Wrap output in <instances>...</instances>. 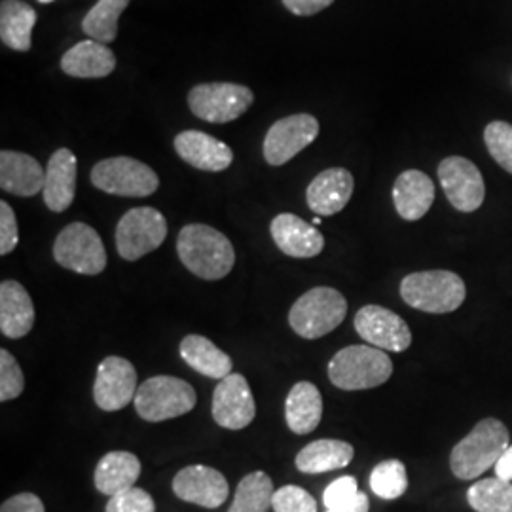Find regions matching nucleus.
<instances>
[{"mask_svg":"<svg viewBox=\"0 0 512 512\" xmlns=\"http://www.w3.org/2000/svg\"><path fill=\"white\" fill-rule=\"evenodd\" d=\"M435 202V184L418 169H406L393 184V203L404 220H420Z\"/></svg>","mask_w":512,"mask_h":512,"instance_id":"5701e85b","label":"nucleus"},{"mask_svg":"<svg viewBox=\"0 0 512 512\" xmlns=\"http://www.w3.org/2000/svg\"><path fill=\"white\" fill-rule=\"evenodd\" d=\"M275 512H317V501L300 486H283L272 499Z\"/></svg>","mask_w":512,"mask_h":512,"instance_id":"c9c22d12","label":"nucleus"},{"mask_svg":"<svg viewBox=\"0 0 512 512\" xmlns=\"http://www.w3.org/2000/svg\"><path fill=\"white\" fill-rule=\"evenodd\" d=\"M370 488L380 499H399L408 490V475L403 461L385 459L378 463L370 473Z\"/></svg>","mask_w":512,"mask_h":512,"instance_id":"473e14b6","label":"nucleus"},{"mask_svg":"<svg viewBox=\"0 0 512 512\" xmlns=\"http://www.w3.org/2000/svg\"><path fill=\"white\" fill-rule=\"evenodd\" d=\"M355 190V179L344 167L321 171L306 190V202L317 217H332L348 205Z\"/></svg>","mask_w":512,"mask_h":512,"instance_id":"f3484780","label":"nucleus"},{"mask_svg":"<svg viewBox=\"0 0 512 512\" xmlns=\"http://www.w3.org/2000/svg\"><path fill=\"white\" fill-rule=\"evenodd\" d=\"M143 471L141 459L131 452H109L107 456L99 459L95 467V488L101 494H122L129 488H135V482L139 480Z\"/></svg>","mask_w":512,"mask_h":512,"instance_id":"393cba45","label":"nucleus"},{"mask_svg":"<svg viewBox=\"0 0 512 512\" xmlns=\"http://www.w3.org/2000/svg\"><path fill=\"white\" fill-rule=\"evenodd\" d=\"M323 418L321 391L311 382H298L287 395L285 420L296 435H310Z\"/></svg>","mask_w":512,"mask_h":512,"instance_id":"bb28decb","label":"nucleus"},{"mask_svg":"<svg viewBox=\"0 0 512 512\" xmlns=\"http://www.w3.org/2000/svg\"><path fill=\"white\" fill-rule=\"evenodd\" d=\"M319 122L311 114H293L277 120L264 139V158L270 165H285L317 139Z\"/></svg>","mask_w":512,"mask_h":512,"instance_id":"f8f14e48","label":"nucleus"},{"mask_svg":"<svg viewBox=\"0 0 512 512\" xmlns=\"http://www.w3.org/2000/svg\"><path fill=\"white\" fill-rule=\"evenodd\" d=\"M255 95L241 84L215 82L198 84L188 93V105L194 116L209 124H228L251 109Z\"/></svg>","mask_w":512,"mask_h":512,"instance_id":"1a4fd4ad","label":"nucleus"},{"mask_svg":"<svg viewBox=\"0 0 512 512\" xmlns=\"http://www.w3.org/2000/svg\"><path fill=\"white\" fill-rule=\"evenodd\" d=\"M274 482L264 471L241 478L228 512H268L274 499Z\"/></svg>","mask_w":512,"mask_h":512,"instance_id":"c756f323","label":"nucleus"},{"mask_svg":"<svg viewBox=\"0 0 512 512\" xmlns=\"http://www.w3.org/2000/svg\"><path fill=\"white\" fill-rule=\"evenodd\" d=\"M19 243L18 219L8 202H0V255H10Z\"/></svg>","mask_w":512,"mask_h":512,"instance_id":"58836bf2","label":"nucleus"},{"mask_svg":"<svg viewBox=\"0 0 512 512\" xmlns=\"http://www.w3.org/2000/svg\"><path fill=\"white\" fill-rule=\"evenodd\" d=\"M355 448L344 440L319 439L304 446L296 456V469L304 475H321L348 467Z\"/></svg>","mask_w":512,"mask_h":512,"instance_id":"a878e982","label":"nucleus"},{"mask_svg":"<svg viewBox=\"0 0 512 512\" xmlns=\"http://www.w3.org/2000/svg\"><path fill=\"white\" fill-rule=\"evenodd\" d=\"M90 177L95 188L124 198H147L160 186V179L152 167L128 156L101 160L93 165Z\"/></svg>","mask_w":512,"mask_h":512,"instance_id":"0eeeda50","label":"nucleus"},{"mask_svg":"<svg viewBox=\"0 0 512 512\" xmlns=\"http://www.w3.org/2000/svg\"><path fill=\"white\" fill-rule=\"evenodd\" d=\"M484 143L495 162L512 175V124L490 122L484 129Z\"/></svg>","mask_w":512,"mask_h":512,"instance_id":"72a5a7b5","label":"nucleus"},{"mask_svg":"<svg viewBox=\"0 0 512 512\" xmlns=\"http://www.w3.org/2000/svg\"><path fill=\"white\" fill-rule=\"evenodd\" d=\"M334 0H283L285 8L294 16H315L321 10L329 8Z\"/></svg>","mask_w":512,"mask_h":512,"instance_id":"a19ab883","label":"nucleus"},{"mask_svg":"<svg viewBox=\"0 0 512 512\" xmlns=\"http://www.w3.org/2000/svg\"><path fill=\"white\" fill-rule=\"evenodd\" d=\"M46 169L29 154L0 152V188L19 198H33L44 190Z\"/></svg>","mask_w":512,"mask_h":512,"instance_id":"aec40b11","label":"nucleus"},{"mask_svg":"<svg viewBox=\"0 0 512 512\" xmlns=\"http://www.w3.org/2000/svg\"><path fill=\"white\" fill-rule=\"evenodd\" d=\"M357 494H359L357 478H353V476H340L332 484H329V488L323 494L325 509L327 511L338 509V507L346 505Z\"/></svg>","mask_w":512,"mask_h":512,"instance_id":"4c0bfd02","label":"nucleus"},{"mask_svg":"<svg viewBox=\"0 0 512 512\" xmlns=\"http://www.w3.org/2000/svg\"><path fill=\"white\" fill-rule=\"evenodd\" d=\"M175 150L186 164L209 173H220L234 162L232 148L213 135L196 129L179 133L175 137Z\"/></svg>","mask_w":512,"mask_h":512,"instance_id":"6ab92c4d","label":"nucleus"},{"mask_svg":"<svg viewBox=\"0 0 512 512\" xmlns=\"http://www.w3.org/2000/svg\"><path fill=\"white\" fill-rule=\"evenodd\" d=\"M439 181L448 202L461 213H475L484 203V177L480 169L463 156H450L440 162Z\"/></svg>","mask_w":512,"mask_h":512,"instance_id":"9b49d317","label":"nucleus"},{"mask_svg":"<svg viewBox=\"0 0 512 512\" xmlns=\"http://www.w3.org/2000/svg\"><path fill=\"white\" fill-rule=\"evenodd\" d=\"M179 258L192 274L219 281L232 272L236 251L232 241L207 224H188L177 238Z\"/></svg>","mask_w":512,"mask_h":512,"instance_id":"f257e3e1","label":"nucleus"},{"mask_svg":"<svg viewBox=\"0 0 512 512\" xmlns=\"http://www.w3.org/2000/svg\"><path fill=\"white\" fill-rule=\"evenodd\" d=\"M348 315V300L332 287H315L302 294L289 311L291 329L306 338L317 340L338 329Z\"/></svg>","mask_w":512,"mask_h":512,"instance_id":"39448f33","label":"nucleus"},{"mask_svg":"<svg viewBox=\"0 0 512 512\" xmlns=\"http://www.w3.org/2000/svg\"><path fill=\"white\" fill-rule=\"evenodd\" d=\"M495 476L505 482H512V444L495 463Z\"/></svg>","mask_w":512,"mask_h":512,"instance_id":"79ce46f5","label":"nucleus"},{"mask_svg":"<svg viewBox=\"0 0 512 512\" xmlns=\"http://www.w3.org/2000/svg\"><path fill=\"white\" fill-rule=\"evenodd\" d=\"M38 2H42V4H50V2H55V0H38Z\"/></svg>","mask_w":512,"mask_h":512,"instance_id":"a18cd8bd","label":"nucleus"},{"mask_svg":"<svg viewBox=\"0 0 512 512\" xmlns=\"http://www.w3.org/2000/svg\"><path fill=\"white\" fill-rule=\"evenodd\" d=\"M467 501L475 512H512V482L482 478L467 490Z\"/></svg>","mask_w":512,"mask_h":512,"instance_id":"2f4dec72","label":"nucleus"},{"mask_svg":"<svg viewBox=\"0 0 512 512\" xmlns=\"http://www.w3.org/2000/svg\"><path fill=\"white\" fill-rule=\"evenodd\" d=\"M319 224H321V217H315L313 219V226H319Z\"/></svg>","mask_w":512,"mask_h":512,"instance_id":"c03bdc74","label":"nucleus"},{"mask_svg":"<svg viewBox=\"0 0 512 512\" xmlns=\"http://www.w3.org/2000/svg\"><path fill=\"white\" fill-rule=\"evenodd\" d=\"M270 232L277 249L293 258H313L325 249V238L317 226L293 213L277 215L270 224Z\"/></svg>","mask_w":512,"mask_h":512,"instance_id":"a211bd4d","label":"nucleus"},{"mask_svg":"<svg viewBox=\"0 0 512 512\" xmlns=\"http://www.w3.org/2000/svg\"><path fill=\"white\" fill-rule=\"evenodd\" d=\"M35 319L37 311L31 294L18 281L4 279L0 285V332L18 340L33 330Z\"/></svg>","mask_w":512,"mask_h":512,"instance_id":"412c9836","label":"nucleus"},{"mask_svg":"<svg viewBox=\"0 0 512 512\" xmlns=\"http://www.w3.org/2000/svg\"><path fill=\"white\" fill-rule=\"evenodd\" d=\"M167 238V220L154 207H135L116 226V249L124 260L135 262L156 251Z\"/></svg>","mask_w":512,"mask_h":512,"instance_id":"9d476101","label":"nucleus"},{"mask_svg":"<svg viewBox=\"0 0 512 512\" xmlns=\"http://www.w3.org/2000/svg\"><path fill=\"white\" fill-rule=\"evenodd\" d=\"M76 175L78 162L69 148L55 150L46 167V183H44V203L50 211L63 213L74 202L76 194Z\"/></svg>","mask_w":512,"mask_h":512,"instance_id":"4be33fe9","label":"nucleus"},{"mask_svg":"<svg viewBox=\"0 0 512 512\" xmlns=\"http://www.w3.org/2000/svg\"><path fill=\"white\" fill-rule=\"evenodd\" d=\"M0 512H46V509L38 495L23 492L6 499L0 507Z\"/></svg>","mask_w":512,"mask_h":512,"instance_id":"ea45409f","label":"nucleus"},{"mask_svg":"<svg viewBox=\"0 0 512 512\" xmlns=\"http://www.w3.org/2000/svg\"><path fill=\"white\" fill-rule=\"evenodd\" d=\"M116 57L107 44L82 40L61 57V71L73 78H105L114 73Z\"/></svg>","mask_w":512,"mask_h":512,"instance_id":"b1692460","label":"nucleus"},{"mask_svg":"<svg viewBox=\"0 0 512 512\" xmlns=\"http://www.w3.org/2000/svg\"><path fill=\"white\" fill-rule=\"evenodd\" d=\"M370 509V501H368V495L359 492L355 495L351 501H348L346 505L338 507V509H332V511L325 512H368Z\"/></svg>","mask_w":512,"mask_h":512,"instance_id":"37998d69","label":"nucleus"},{"mask_svg":"<svg viewBox=\"0 0 512 512\" xmlns=\"http://www.w3.org/2000/svg\"><path fill=\"white\" fill-rule=\"evenodd\" d=\"M393 374V363L384 349L349 346L340 349L329 363L332 385L344 391H363L384 385Z\"/></svg>","mask_w":512,"mask_h":512,"instance_id":"7ed1b4c3","label":"nucleus"},{"mask_svg":"<svg viewBox=\"0 0 512 512\" xmlns=\"http://www.w3.org/2000/svg\"><path fill=\"white\" fill-rule=\"evenodd\" d=\"M194 387L175 376H154L139 385L135 410L145 421L160 423L184 416L196 406Z\"/></svg>","mask_w":512,"mask_h":512,"instance_id":"423d86ee","label":"nucleus"},{"mask_svg":"<svg viewBox=\"0 0 512 512\" xmlns=\"http://www.w3.org/2000/svg\"><path fill=\"white\" fill-rule=\"evenodd\" d=\"M255 416V397L245 376L236 372L220 380L213 393V418L220 427L241 431L253 423Z\"/></svg>","mask_w":512,"mask_h":512,"instance_id":"2eb2a0df","label":"nucleus"},{"mask_svg":"<svg viewBox=\"0 0 512 512\" xmlns=\"http://www.w3.org/2000/svg\"><path fill=\"white\" fill-rule=\"evenodd\" d=\"M173 492L186 503L219 509L230 495L226 476L207 465H190L173 478Z\"/></svg>","mask_w":512,"mask_h":512,"instance_id":"dca6fc26","label":"nucleus"},{"mask_svg":"<svg viewBox=\"0 0 512 512\" xmlns=\"http://www.w3.org/2000/svg\"><path fill=\"white\" fill-rule=\"evenodd\" d=\"M105 512H156V503L143 488H129L122 494L112 495Z\"/></svg>","mask_w":512,"mask_h":512,"instance_id":"e433bc0d","label":"nucleus"},{"mask_svg":"<svg viewBox=\"0 0 512 512\" xmlns=\"http://www.w3.org/2000/svg\"><path fill=\"white\" fill-rule=\"evenodd\" d=\"M401 296L414 310L425 313H452L467 298L465 283L448 270H427L406 275L401 283Z\"/></svg>","mask_w":512,"mask_h":512,"instance_id":"20e7f679","label":"nucleus"},{"mask_svg":"<svg viewBox=\"0 0 512 512\" xmlns=\"http://www.w3.org/2000/svg\"><path fill=\"white\" fill-rule=\"evenodd\" d=\"M137 370L124 357H107L97 366L93 384V401L103 412L126 408L137 395Z\"/></svg>","mask_w":512,"mask_h":512,"instance_id":"4468645a","label":"nucleus"},{"mask_svg":"<svg viewBox=\"0 0 512 512\" xmlns=\"http://www.w3.org/2000/svg\"><path fill=\"white\" fill-rule=\"evenodd\" d=\"M23 389L25 378L16 357L10 351L0 349V401L8 403L18 399Z\"/></svg>","mask_w":512,"mask_h":512,"instance_id":"f704fd0d","label":"nucleus"},{"mask_svg":"<svg viewBox=\"0 0 512 512\" xmlns=\"http://www.w3.org/2000/svg\"><path fill=\"white\" fill-rule=\"evenodd\" d=\"M54 258L59 266L74 274L99 275L107 268L103 239L84 222H73L59 232L54 243Z\"/></svg>","mask_w":512,"mask_h":512,"instance_id":"6e6552de","label":"nucleus"},{"mask_svg":"<svg viewBox=\"0 0 512 512\" xmlns=\"http://www.w3.org/2000/svg\"><path fill=\"white\" fill-rule=\"evenodd\" d=\"M37 25V12L23 0L0 2V38L2 44L16 52H29L33 46V29Z\"/></svg>","mask_w":512,"mask_h":512,"instance_id":"c85d7f7f","label":"nucleus"},{"mask_svg":"<svg viewBox=\"0 0 512 512\" xmlns=\"http://www.w3.org/2000/svg\"><path fill=\"white\" fill-rule=\"evenodd\" d=\"M179 353L186 365L207 378L220 382L232 374V366H234L232 357L217 348L209 338L200 334L184 336L179 346Z\"/></svg>","mask_w":512,"mask_h":512,"instance_id":"cd10ccee","label":"nucleus"},{"mask_svg":"<svg viewBox=\"0 0 512 512\" xmlns=\"http://www.w3.org/2000/svg\"><path fill=\"white\" fill-rule=\"evenodd\" d=\"M128 6L129 0H97L82 21L84 33L101 44L114 42L118 37V19Z\"/></svg>","mask_w":512,"mask_h":512,"instance_id":"7c9ffc66","label":"nucleus"},{"mask_svg":"<svg viewBox=\"0 0 512 512\" xmlns=\"http://www.w3.org/2000/svg\"><path fill=\"white\" fill-rule=\"evenodd\" d=\"M357 334L374 348L403 353L412 344V332L401 315L384 306L368 304L355 315Z\"/></svg>","mask_w":512,"mask_h":512,"instance_id":"ddd939ff","label":"nucleus"},{"mask_svg":"<svg viewBox=\"0 0 512 512\" xmlns=\"http://www.w3.org/2000/svg\"><path fill=\"white\" fill-rule=\"evenodd\" d=\"M511 446L509 429L495 418L480 420L473 431L459 440L450 454V469L459 480H475L484 475Z\"/></svg>","mask_w":512,"mask_h":512,"instance_id":"f03ea898","label":"nucleus"}]
</instances>
